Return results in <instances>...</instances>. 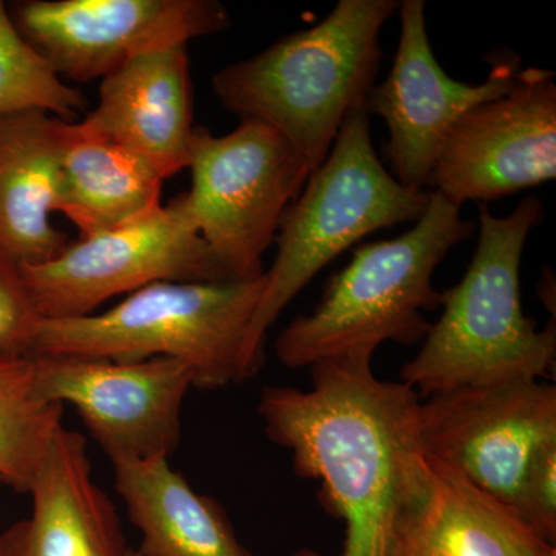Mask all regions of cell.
Returning <instances> with one entry per match:
<instances>
[{"mask_svg":"<svg viewBox=\"0 0 556 556\" xmlns=\"http://www.w3.org/2000/svg\"><path fill=\"white\" fill-rule=\"evenodd\" d=\"M369 354L313 365L311 387L263 388L266 437L289 450L300 478L321 482L329 510L345 522L340 556H397L402 522L424 456L417 448L419 394L379 379Z\"/></svg>","mask_w":556,"mask_h":556,"instance_id":"6da1fadb","label":"cell"},{"mask_svg":"<svg viewBox=\"0 0 556 556\" xmlns=\"http://www.w3.org/2000/svg\"><path fill=\"white\" fill-rule=\"evenodd\" d=\"M546 217L543 201L526 197L506 217L479 204L478 243L455 287L441 292V317L401 382L420 396L460 387L540 380L555 368V318L536 329L519 295V269L530 232Z\"/></svg>","mask_w":556,"mask_h":556,"instance_id":"7a4b0ae2","label":"cell"},{"mask_svg":"<svg viewBox=\"0 0 556 556\" xmlns=\"http://www.w3.org/2000/svg\"><path fill=\"white\" fill-rule=\"evenodd\" d=\"M397 9L394 0H340L314 27L218 70L212 78L215 97L241 119L283 135L313 174L348 113L376 86L380 31Z\"/></svg>","mask_w":556,"mask_h":556,"instance_id":"3957f363","label":"cell"},{"mask_svg":"<svg viewBox=\"0 0 556 556\" xmlns=\"http://www.w3.org/2000/svg\"><path fill=\"white\" fill-rule=\"evenodd\" d=\"M475 232L477 225L460 217L459 206L430 192L408 232L361 244L331 277L313 313L295 317L278 334V361L291 369L311 368L353 354L375 356L387 342H422L431 328L424 313L441 303L431 283L434 270Z\"/></svg>","mask_w":556,"mask_h":556,"instance_id":"277c9868","label":"cell"},{"mask_svg":"<svg viewBox=\"0 0 556 556\" xmlns=\"http://www.w3.org/2000/svg\"><path fill=\"white\" fill-rule=\"evenodd\" d=\"M428 200L430 192L405 188L379 160L365 102L351 110L278 226L276 260L244 342L243 380L262 368L274 321L325 266L376 230L417 222Z\"/></svg>","mask_w":556,"mask_h":556,"instance_id":"5b68a950","label":"cell"},{"mask_svg":"<svg viewBox=\"0 0 556 556\" xmlns=\"http://www.w3.org/2000/svg\"><path fill=\"white\" fill-rule=\"evenodd\" d=\"M265 288L257 280L160 281L98 316L40 320L27 357L175 358L193 388L243 382L249 325Z\"/></svg>","mask_w":556,"mask_h":556,"instance_id":"8992f818","label":"cell"},{"mask_svg":"<svg viewBox=\"0 0 556 556\" xmlns=\"http://www.w3.org/2000/svg\"><path fill=\"white\" fill-rule=\"evenodd\" d=\"M188 169L190 215L225 280L265 276L263 255L308 181L306 160L268 124L241 119L225 137L195 127Z\"/></svg>","mask_w":556,"mask_h":556,"instance_id":"52a82bcc","label":"cell"},{"mask_svg":"<svg viewBox=\"0 0 556 556\" xmlns=\"http://www.w3.org/2000/svg\"><path fill=\"white\" fill-rule=\"evenodd\" d=\"M20 276L42 320L90 316L108 300L160 281H228L201 239L186 193L129 225L68 243Z\"/></svg>","mask_w":556,"mask_h":556,"instance_id":"ba28073f","label":"cell"},{"mask_svg":"<svg viewBox=\"0 0 556 556\" xmlns=\"http://www.w3.org/2000/svg\"><path fill=\"white\" fill-rule=\"evenodd\" d=\"M415 437L426 459L518 514L530 460L556 441V388L517 380L442 391L417 404Z\"/></svg>","mask_w":556,"mask_h":556,"instance_id":"9c48e42d","label":"cell"},{"mask_svg":"<svg viewBox=\"0 0 556 556\" xmlns=\"http://www.w3.org/2000/svg\"><path fill=\"white\" fill-rule=\"evenodd\" d=\"M17 30L62 79H104L142 54L188 46L229 28L217 0H25Z\"/></svg>","mask_w":556,"mask_h":556,"instance_id":"30bf717a","label":"cell"},{"mask_svg":"<svg viewBox=\"0 0 556 556\" xmlns=\"http://www.w3.org/2000/svg\"><path fill=\"white\" fill-rule=\"evenodd\" d=\"M31 358L36 396L73 405L112 463L170 457L177 450L182 404L193 388L192 371L181 362Z\"/></svg>","mask_w":556,"mask_h":556,"instance_id":"8fae6325","label":"cell"},{"mask_svg":"<svg viewBox=\"0 0 556 556\" xmlns=\"http://www.w3.org/2000/svg\"><path fill=\"white\" fill-rule=\"evenodd\" d=\"M556 177V84L521 68L503 97L468 110L434 161L428 186L456 206L535 188Z\"/></svg>","mask_w":556,"mask_h":556,"instance_id":"7c38bea8","label":"cell"},{"mask_svg":"<svg viewBox=\"0 0 556 556\" xmlns=\"http://www.w3.org/2000/svg\"><path fill=\"white\" fill-rule=\"evenodd\" d=\"M399 10L401 36L393 68L369 91L365 108L386 121V153L393 177L405 188L424 190L450 130L468 110L511 89L521 58L500 54L484 83H459L450 78L431 50L426 2L404 0Z\"/></svg>","mask_w":556,"mask_h":556,"instance_id":"4fadbf2b","label":"cell"},{"mask_svg":"<svg viewBox=\"0 0 556 556\" xmlns=\"http://www.w3.org/2000/svg\"><path fill=\"white\" fill-rule=\"evenodd\" d=\"M83 123L163 181L188 169L195 129L188 46L142 54L102 79L100 101Z\"/></svg>","mask_w":556,"mask_h":556,"instance_id":"5bb4252c","label":"cell"},{"mask_svg":"<svg viewBox=\"0 0 556 556\" xmlns=\"http://www.w3.org/2000/svg\"><path fill=\"white\" fill-rule=\"evenodd\" d=\"M30 495V518L0 535V556L126 555L118 511L94 482L83 434L58 431Z\"/></svg>","mask_w":556,"mask_h":556,"instance_id":"9a60e30c","label":"cell"},{"mask_svg":"<svg viewBox=\"0 0 556 556\" xmlns=\"http://www.w3.org/2000/svg\"><path fill=\"white\" fill-rule=\"evenodd\" d=\"M72 124L50 113L0 116V262L42 265L68 244L50 223Z\"/></svg>","mask_w":556,"mask_h":556,"instance_id":"2e32d148","label":"cell"},{"mask_svg":"<svg viewBox=\"0 0 556 556\" xmlns=\"http://www.w3.org/2000/svg\"><path fill=\"white\" fill-rule=\"evenodd\" d=\"M397 556H556V548L514 508L426 459Z\"/></svg>","mask_w":556,"mask_h":556,"instance_id":"e0dca14e","label":"cell"},{"mask_svg":"<svg viewBox=\"0 0 556 556\" xmlns=\"http://www.w3.org/2000/svg\"><path fill=\"white\" fill-rule=\"evenodd\" d=\"M116 492L146 556H252L240 543L225 508L200 495L169 457L112 463Z\"/></svg>","mask_w":556,"mask_h":556,"instance_id":"ac0fdd59","label":"cell"},{"mask_svg":"<svg viewBox=\"0 0 556 556\" xmlns=\"http://www.w3.org/2000/svg\"><path fill=\"white\" fill-rule=\"evenodd\" d=\"M163 182L137 156L79 121L62 156L56 212L86 239L159 208Z\"/></svg>","mask_w":556,"mask_h":556,"instance_id":"d6986e66","label":"cell"},{"mask_svg":"<svg viewBox=\"0 0 556 556\" xmlns=\"http://www.w3.org/2000/svg\"><path fill=\"white\" fill-rule=\"evenodd\" d=\"M62 409L36 396L31 357H0V484L30 493L64 427Z\"/></svg>","mask_w":556,"mask_h":556,"instance_id":"ffe728a7","label":"cell"},{"mask_svg":"<svg viewBox=\"0 0 556 556\" xmlns=\"http://www.w3.org/2000/svg\"><path fill=\"white\" fill-rule=\"evenodd\" d=\"M86 109L83 91L65 83L21 35L0 0V116L39 110L72 123Z\"/></svg>","mask_w":556,"mask_h":556,"instance_id":"44dd1931","label":"cell"},{"mask_svg":"<svg viewBox=\"0 0 556 556\" xmlns=\"http://www.w3.org/2000/svg\"><path fill=\"white\" fill-rule=\"evenodd\" d=\"M40 320L20 270L0 262V357H27Z\"/></svg>","mask_w":556,"mask_h":556,"instance_id":"7402d4cb","label":"cell"},{"mask_svg":"<svg viewBox=\"0 0 556 556\" xmlns=\"http://www.w3.org/2000/svg\"><path fill=\"white\" fill-rule=\"evenodd\" d=\"M519 517L547 543L556 541V441L538 450L527 468L519 500Z\"/></svg>","mask_w":556,"mask_h":556,"instance_id":"603a6c76","label":"cell"},{"mask_svg":"<svg viewBox=\"0 0 556 556\" xmlns=\"http://www.w3.org/2000/svg\"><path fill=\"white\" fill-rule=\"evenodd\" d=\"M291 556H320V554L313 551V548H300V551L294 552Z\"/></svg>","mask_w":556,"mask_h":556,"instance_id":"cb8c5ba5","label":"cell"},{"mask_svg":"<svg viewBox=\"0 0 556 556\" xmlns=\"http://www.w3.org/2000/svg\"><path fill=\"white\" fill-rule=\"evenodd\" d=\"M124 556H146L138 551V548H127L126 555Z\"/></svg>","mask_w":556,"mask_h":556,"instance_id":"d4e9b609","label":"cell"},{"mask_svg":"<svg viewBox=\"0 0 556 556\" xmlns=\"http://www.w3.org/2000/svg\"><path fill=\"white\" fill-rule=\"evenodd\" d=\"M0 485H2V484H0Z\"/></svg>","mask_w":556,"mask_h":556,"instance_id":"484cf974","label":"cell"}]
</instances>
